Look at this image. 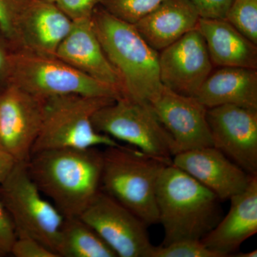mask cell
I'll return each mask as SVG.
<instances>
[{
	"label": "cell",
	"mask_w": 257,
	"mask_h": 257,
	"mask_svg": "<svg viewBox=\"0 0 257 257\" xmlns=\"http://www.w3.org/2000/svg\"><path fill=\"white\" fill-rule=\"evenodd\" d=\"M197 29L204 38L212 64L257 69V45L229 22L200 18Z\"/></svg>",
	"instance_id": "obj_19"
},
{
	"label": "cell",
	"mask_w": 257,
	"mask_h": 257,
	"mask_svg": "<svg viewBox=\"0 0 257 257\" xmlns=\"http://www.w3.org/2000/svg\"><path fill=\"white\" fill-rule=\"evenodd\" d=\"M27 165L40 192L64 218L79 217L101 191L103 152L97 147L43 150Z\"/></svg>",
	"instance_id": "obj_1"
},
{
	"label": "cell",
	"mask_w": 257,
	"mask_h": 257,
	"mask_svg": "<svg viewBox=\"0 0 257 257\" xmlns=\"http://www.w3.org/2000/svg\"><path fill=\"white\" fill-rule=\"evenodd\" d=\"M225 20L257 45V0H234Z\"/></svg>",
	"instance_id": "obj_23"
},
{
	"label": "cell",
	"mask_w": 257,
	"mask_h": 257,
	"mask_svg": "<svg viewBox=\"0 0 257 257\" xmlns=\"http://www.w3.org/2000/svg\"><path fill=\"white\" fill-rule=\"evenodd\" d=\"M220 199L173 164L165 166L157 187L162 246L181 240H202L222 218Z\"/></svg>",
	"instance_id": "obj_3"
},
{
	"label": "cell",
	"mask_w": 257,
	"mask_h": 257,
	"mask_svg": "<svg viewBox=\"0 0 257 257\" xmlns=\"http://www.w3.org/2000/svg\"><path fill=\"white\" fill-rule=\"evenodd\" d=\"M92 120L99 133L167 163L177 154L174 139L148 103L121 97L96 111Z\"/></svg>",
	"instance_id": "obj_7"
},
{
	"label": "cell",
	"mask_w": 257,
	"mask_h": 257,
	"mask_svg": "<svg viewBox=\"0 0 257 257\" xmlns=\"http://www.w3.org/2000/svg\"><path fill=\"white\" fill-rule=\"evenodd\" d=\"M152 257H220L206 247L201 240L186 239L166 246H155Z\"/></svg>",
	"instance_id": "obj_24"
},
{
	"label": "cell",
	"mask_w": 257,
	"mask_h": 257,
	"mask_svg": "<svg viewBox=\"0 0 257 257\" xmlns=\"http://www.w3.org/2000/svg\"><path fill=\"white\" fill-rule=\"evenodd\" d=\"M212 146L248 175H257V109L224 104L208 108Z\"/></svg>",
	"instance_id": "obj_10"
},
{
	"label": "cell",
	"mask_w": 257,
	"mask_h": 257,
	"mask_svg": "<svg viewBox=\"0 0 257 257\" xmlns=\"http://www.w3.org/2000/svg\"><path fill=\"white\" fill-rule=\"evenodd\" d=\"M207 45L197 28L159 54L162 84L177 94L194 97L211 73Z\"/></svg>",
	"instance_id": "obj_12"
},
{
	"label": "cell",
	"mask_w": 257,
	"mask_h": 257,
	"mask_svg": "<svg viewBox=\"0 0 257 257\" xmlns=\"http://www.w3.org/2000/svg\"><path fill=\"white\" fill-rule=\"evenodd\" d=\"M56 253L59 257H117L110 246L80 217L64 218Z\"/></svg>",
	"instance_id": "obj_21"
},
{
	"label": "cell",
	"mask_w": 257,
	"mask_h": 257,
	"mask_svg": "<svg viewBox=\"0 0 257 257\" xmlns=\"http://www.w3.org/2000/svg\"><path fill=\"white\" fill-rule=\"evenodd\" d=\"M17 162L10 154L0 148V184L8 177Z\"/></svg>",
	"instance_id": "obj_31"
},
{
	"label": "cell",
	"mask_w": 257,
	"mask_h": 257,
	"mask_svg": "<svg viewBox=\"0 0 257 257\" xmlns=\"http://www.w3.org/2000/svg\"><path fill=\"white\" fill-rule=\"evenodd\" d=\"M45 100L11 84L0 95V148L28 162L40 134Z\"/></svg>",
	"instance_id": "obj_11"
},
{
	"label": "cell",
	"mask_w": 257,
	"mask_h": 257,
	"mask_svg": "<svg viewBox=\"0 0 257 257\" xmlns=\"http://www.w3.org/2000/svg\"><path fill=\"white\" fill-rule=\"evenodd\" d=\"M40 99L52 96L80 95L123 97L116 88L79 72L56 56L15 50L12 67V84Z\"/></svg>",
	"instance_id": "obj_6"
},
{
	"label": "cell",
	"mask_w": 257,
	"mask_h": 257,
	"mask_svg": "<svg viewBox=\"0 0 257 257\" xmlns=\"http://www.w3.org/2000/svg\"><path fill=\"white\" fill-rule=\"evenodd\" d=\"M15 49L0 29V95L11 85L13 57Z\"/></svg>",
	"instance_id": "obj_27"
},
{
	"label": "cell",
	"mask_w": 257,
	"mask_h": 257,
	"mask_svg": "<svg viewBox=\"0 0 257 257\" xmlns=\"http://www.w3.org/2000/svg\"><path fill=\"white\" fill-rule=\"evenodd\" d=\"M55 56L79 72L116 88L122 94L119 76L106 58L92 18L73 21Z\"/></svg>",
	"instance_id": "obj_16"
},
{
	"label": "cell",
	"mask_w": 257,
	"mask_h": 257,
	"mask_svg": "<svg viewBox=\"0 0 257 257\" xmlns=\"http://www.w3.org/2000/svg\"><path fill=\"white\" fill-rule=\"evenodd\" d=\"M10 254L15 257H59L53 250L30 236H18Z\"/></svg>",
	"instance_id": "obj_26"
},
{
	"label": "cell",
	"mask_w": 257,
	"mask_h": 257,
	"mask_svg": "<svg viewBox=\"0 0 257 257\" xmlns=\"http://www.w3.org/2000/svg\"><path fill=\"white\" fill-rule=\"evenodd\" d=\"M31 0H0V29L16 48L19 22Z\"/></svg>",
	"instance_id": "obj_25"
},
{
	"label": "cell",
	"mask_w": 257,
	"mask_h": 257,
	"mask_svg": "<svg viewBox=\"0 0 257 257\" xmlns=\"http://www.w3.org/2000/svg\"><path fill=\"white\" fill-rule=\"evenodd\" d=\"M149 104L174 139L177 153L212 146L207 108L195 97L177 94L163 85Z\"/></svg>",
	"instance_id": "obj_13"
},
{
	"label": "cell",
	"mask_w": 257,
	"mask_h": 257,
	"mask_svg": "<svg viewBox=\"0 0 257 257\" xmlns=\"http://www.w3.org/2000/svg\"><path fill=\"white\" fill-rule=\"evenodd\" d=\"M172 163L214 193L221 201L229 200L242 192L254 177L213 146L178 152L172 157Z\"/></svg>",
	"instance_id": "obj_14"
},
{
	"label": "cell",
	"mask_w": 257,
	"mask_h": 257,
	"mask_svg": "<svg viewBox=\"0 0 257 257\" xmlns=\"http://www.w3.org/2000/svg\"><path fill=\"white\" fill-rule=\"evenodd\" d=\"M229 212L201 241L220 257L231 256L257 232V176L244 191L229 199Z\"/></svg>",
	"instance_id": "obj_17"
},
{
	"label": "cell",
	"mask_w": 257,
	"mask_h": 257,
	"mask_svg": "<svg viewBox=\"0 0 257 257\" xmlns=\"http://www.w3.org/2000/svg\"><path fill=\"white\" fill-rule=\"evenodd\" d=\"M164 0H101V6L113 16L135 25Z\"/></svg>",
	"instance_id": "obj_22"
},
{
	"label": "cell",
	"mask_w": 257,
	"mask_h": 257,
	"mask_svg": "<svg viewBox=\"0 0 257 257\" xmlns=\"http://www.w3.org/2000/svg\"><path fill=\"white\" fill-rule=\"evenodd\" d=\"M0 197L14 224L17 237L34 238L56 253L64 217L33 182L27 162H17L0 184Z\"/></svg>",
	"instance_id": "obj_8"
},
{
	"label": "cell",
	"mask_w": 257,
	"mask_h": 257,
	"mask_svg": "<svg viewBox=\"0 0 257 257\" xmlns=\"http://www.w3.org/2000/svg\"><path fill=\"white\" fill-rule=\"evenodd\" d=\"M194 97L207 109L232 104L257 109V69L221 67L209 74Z\"/></svg>",
	"instance_id": "obj_20"
},
{
	"label": "cell",
	"mask_w": 257,
	"mask_h": 257,
	"mask_svg": "<svg viewBox=\"0 0 257 257\" xmlns=\"http://www.w3.org/2000/svg\"><path fill=\"white\" fill-rule=\"evenodd\" d=\"M232 256L236 257H256L257 250H253V251H248V252L235 253V255Z\"/></svg>",
	"instance_id": "obj_32"
},
{
	"label": "cell",
	"mask_w": 257,
	"mask_h": 257,
	"mask_svg": "<svg viewBox=\"0 0 257 257\" xmlns=\"http://www.w3.org/2000/svg\"><path fill=\"white\" fill-rule=\"evenodd\" d=\"M201 18L225 20L234 0H189Z\"/></svg>",
	"instance_id": "obj_29"
},
{
	"label": "cell",
	"mask_w": 257,
	"mask_h": 257,
	"mask_svg": "<svg viewBox=\"0 0 257 257\" xmlns=\"http://www.w3.org/2000/svg\"><path fill=\"white\" fill-rule=\"evenodd\" d=\"M72 25L73 20L56 3L31 0L19 22L15 50L55 56Z\"/></svg>",
	"instance_id": "obj_15"
},
{
	"label": "cell",
	"mask_w": 257,
	"mask_h": 257,
	"mask_svg": "<svg viewBox=\"0 0 257 257\" xmlns=\"http://www.w3.org/2000/svg\"><path fill=\"white\" fill-rule=\"evenodd\" d=\"M115 100L80 94L45 99L41 130L32 147V155L53 149L118 146L119 144L114 139L96 131L92 120L96 111Z\"/></svg>",
	"instance_id": "obj_5"
},
{
	"label": "cell",
	"mask_w": 257,
	"mask_h": 257,
	"mask_svg": "<svg viewBox=\"0 0 257 257\" xmlns=\"http://www.w3.org/2000/svg\"><path fill=\"white\" fill-rule=\"evenodd\" d=\"M16 239L14 224L0 197V257L10 254Z\"/></svg>",
	"instance_id": "obj_30"
},
{
	"label": "cell",
	"mask_w": 257,
	"mask_h": 257,
	"mask_svg": "<svg viewBox=\"0 0 257 257\" xmlns=\"http://www.w3.org/2000/svg\"><path fill=\"white\" fill-rule=\"evenodd\" d=\"M101 0H57V6L69 18L74 20L92 18L94 10Z\"/></svg>",
	"instance_id": "obj_28"
},
{
	"label": "cell",
	"mask_w": 257,
	"mask_h": 257,
	"mask_svg": "<svg viewBox=\"0 0 257 257\" xmlns=\"http://www.w3.org/2000/svg\"><path fill=\"white\" fill-rule=\"evenodd\" d=\"M101 190L147 225L159 223L157 187L165 161L138 149L118 146L103 151Z\"/></svg>",
	"instance_id": "obj_4"
},
{
	"label": "cell",
	"mask_w": 257,
	"mask_h": 257,
	"mask_svg": "<svg viewBox=\"0 0 257 257\" xmlns=\"http://www.w3.org/2000/svg\"><path fill=\"white\" fill-rule=\"evenodd\" d=\"M92 21L106 58L119 76L123 97L149 104L163 88L158 51L135 25L113 16L101 5L94 10Z\"/></svg>",
	"instance_id": "obj_2"
},
{
	"label": "cell",
	"mask_w": 257,
	"mask_h": 257,
	"mask_svg": "<svg viewBox=\"0 0 257 257\" xmlns=\"http://www.w3.org/2000/svg\"><path fill=\"white\" fill-rule=\"evenodd\" d=\"M199 18L189 0H164L135 26L152 48L162 51L197 28Z\"/></svg>",
	"instance_id": "obj_18"
},
{
	"label": "cell",
	"mask_w": 257,
	"mask_h": 257,
	"mask_svg": "<svg viewBox=\"0 0 257 257\" xmlns=\"http://www.w3.org/2000/svg\"><path fill=\"white\" fill-rule=\"evenodd\" d=\"M119 257H152L155 246L140 218L100 191L79 216Z\"/></svg>",
	"instance_id": "obj_9"
},
{
	"label": "cell",
	"mask_w": 257,
	"mask_h": 257,
	"mask_svg": "<svg viewBox=\"0 0 257 257\" xmlns=\"http://www.w3.org/2000/svg\"><path fill=\"white\" fill-rule=\"evenodd\" d=\"M41 1L47 2V3H56L57 0H41Z\"/></svg>",
	"instance_id": "obj_33"
}]
</instances>
